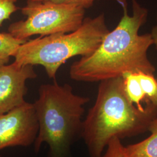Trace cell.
Returning a JSON list of instances; mask_svg holds the SVG:
<instances>
[{
    "instance_id": "14",
    "label": "cell",
    "mask_w": 157,
    "mask_h": 157,
    "mask_svg": "<svg viewBox=\"0 0 157 157\" xmlns=\"http://www.w3.org/2000/svg\"><path fill=\"white\" fill-rule=\"evenodd\" d=\"M150 35L151 36L153 45L155 46L156 50H157V23L153 27V28L152 29L151 32L150 33Z\"/></svg>"
},
{
    "instance_id": "13",
    "label": "cell",
    "mask_w": 157,
    "mask_h": 157,
    "mask_svg": "<svg viewBox=\"0 0 157 157\" xmlns=\"http://www.w3.org/2000/svg\"><path fill=\"white\" fill-rule=\"evenodd\" d=\"M18 0H0V26L18 10Z\"/></svg>"
},
{
    "instance_id": "5",
    "label": "cell",
    "mask_w": 157,
    "mask_h": 157,
    "mask_svg": "<svg viewBox=\"0 0 157 157\" xmlns=\"http://www.w3.org/2000/svg\"><path fill=\"white\" fill-rule=\"evenodd\" d=\"M25 18L11 23L8 33L26 41L34 35L47 36L76 30L85 19V11L78 6L52 1L27 2L21 9Z\"/></svg>"
},
{
    "instance_id": "10",
    "label": "cell",
    "mask_w": 157,
    "mask_h": 157,
    "mask_svg": "<svg viewBox=\"0 0 157 157\" xmlns=\"http://www.w3.org/2000/svg\"><path fill=\"white\" fill-rule=\"evenodd\" d=\"M26 41L17 39L8 32L0 33V67L7 64L19 47Z\"/></svg>"
},
{
    "instance_id": "6",
    "label": "cell",
    "mask_w": 157,
    "mask_h": 157,
    "mask_svg": "<svg viewBox=\"0 0 157 157\" xmlns=\"http://www.w3.org/2000/svg\"><path fill=\"white\" fill-rule=\"evenodd\" d=\"M39 124L33 104L25 102L0 114V150L10 147H28L34 143Z\"/></svg>"
},
{
    "instance_id": "7",
    "label": "cell",
    "mask_w": 157,
    "mask_h": 157,
    "mask_svg": "<svg viewBox=\"0 0 157 157\" xmlns=\"http://www.w3.org/2000/svg\"><path fill=\"white\" fill-rule=\"evenodd\" d=\"M34 66L14 62L0 67V114L25 103L26 82L37 78Z\"/></svg>"
},
{
    "instance_id": "11",
    "label": "cell",
    "mask_w": 157,
    "mask_h": 157,
    "mask_svg": "<svg viewBox=\"0 0 157 157\" xmlns=\"http://www.w3.org/2000/svg\"><path fill=\"white\" fill-rule=\"evenodd\" d=\"M101 157H129L121 140L114 138L110 141Z\"/></svg>"
},
{
    "instance_id": "3",
    "label": "cell",
    "mask_w": 157,
    "mask_h": 157,
    "mask_svg": "<svg viewBox=\"0 0 157 157\" xmlns=\"http://www.w3.org/2000/svg\"><path fill=\"white\" fill-rule=\"evenodd\" d=\"M89 100L75 94L69 84H42L33 103L39 124L34 150L39 151L45 143L50 157H67L74 141L81 136L84 107Z\"/></svg>"
},
{
    "instance_id": "2",
    "label": "cell",
    "mask_w": 157,
    "mask_h": 157,
    "mask_svg": "<svg viewBox=\"0 0 157 157\" xmlns=\"http://www.w3.org/2000/svg\"><path fill=\"white\" fill-rule=\"evenodd\" d=\"M157 117V107L147 104L143 108L132 104L124 93L123 78L100 82L94 104L83 121L81 137L90 157H101L109 142L148 132Z\"/></svg>"
},
{
    "instance_id": "4",
    "label": "cell",
    "mask_w": 157,
    "mask_h": 157,
    "mask_svg": "<svg viewBox=\"0 0 157 157\" xmlns=\"http://www.w3.org/2000/svg\"><path fill=\"white\" fill-rule=\"evenodd\" d=\"M109 32L104 13L87 17L72 32L28 40L17 48L14 61L20 65H41L49 78L55 79L63 64L74 56L91 54Z\"/></svg>"
},
{
    "instance_id": "9",
    "label": "cell",
    "mask_w": 157,
    "mask_h": 157,
    "mask_svg": "<svg viewBox=\"0 0 157 157\" xmlns=\"http://www.w3.org/2000/svg\"><path fill=\"white\" fill-rule=\"evenodd\" d=\"M149 137L139 143L125 147L129 157H157V117L150 124Z\"/></svg>"
},
{
    "instance_id": "12",
    "label": "cell",
    "mask_w": 157,
    "mask_h": 157,
    "mask_svg": "<svg viewBox=\"0 0 157 157\" xmlns=\"http://www.w3.org/2000/svg\"><path fill=\"white\" fill-rule=\"evenodd\" d=\"M26 2H34V1H52L56 3H61L70 4L73 6H78L81 7L84 10L90 8L94 5V2L98 0H25ZM118 2L121 6H127V1L126 0H113Z\"/></svg>"
},
{
    "instance_id": "8",
    "label": "cell",
    "mask_w": 157,
    "mask_h": 157,
    "mask_svg": "<svg viewBox=\"0 0 157 157\" xmlns=\"http://www.w3.org/2000/svg\"><path fill=\"white\" fill-rule=\"evenodd\" d=\"M124 91L129 101L143 108L147 104L157 107V80L154 74L132 72L122 76Z\"/></svg>"
},
{
    "instance_id": "1",
    "label": "cell",
    "mask_w": 157,
    "mask_h": 157,
    "mask_svg": "<svg viewBox=\"0 0 157 157\" xmlns=\"http://www.w3.org/2000/svg\"><path fill=\"white\" fill-rule=\"evenodd\" d=\"M132 15L128 14V5L122 6L123 15L118 25L108 32L94 52L71 65V78L100 82L128 73H154L155 67L148 56V51L153 45L151 36L150 33L139 34L148 12L137 0H132Z\"/></svg>"
}]
</instances>
